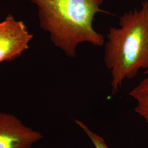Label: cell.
Listing matches in <instances>:
<instances>
[{
	"label": "cell",
	"instance_id": "1",
	"mask_svg": "<svg viewBox=\"0 0 148 148\" xmlns=\"http://www.w3.org/2000/svg\"><path fill=\"white\" fill-rule=\"evenodd\" d=\"M27 1L37 7L40 27L49 34L54 45L69 57H76L80 43L104 45V36L93 27L97 14H110L101 8L104 0Z\"/></svg>",
	"mask_w": 148,
	"mask_h": 148
},
{
	"label": "cell",
	"instance_id": "2",
	"mask_svg": "<svg viewBox=\"0 0 148 148\" xmlns=\"http://www.w3.org/2000/svg\"><path fill=\"white\" fill-rule=\"evenodd\" d=\"M119 25L109 28L104 46V62L111 73L112 94L126 79L148 69V1L139 9L125 12Z\"/></svg>",
	"mask_w": 148,
	"mask_h": 148
},
{
	"label": "cell",
	"instance_id": "3",
	"mask_svg": "<svg viewBox=\"0 0 148 148\" xmlns=\"http://www.w3.org/2000/svg\"><path fill=\"white\" fill-rule=\"evenodd\" d=\"M32 37L23 21L7 15L0 22V63L21 56L28 49Z\"/></svg>",
	"mask_w": 148,
	"mask_h": 148
},
{
	"label": "cell",
	"instance_id": "4",
	"mask_svg": "<svg viewBox=\"0 0 148 148\" xmlns=\"http://www.w3.org/2000/svg\"><path fill=\"white\" fill-rule=\"evenodd\" d=\"M43 137L14 115L0 111V148H32Z\"/></svg>",
	"mask_w": 148,
	"mask_h": 148
},
{
	"label": "cell",
	"instance_id": "5",
	"mask_svg": "<svg viewBox=\"0 0 148 148\" xmlns=\"http://www.w3.org/2000/svg\"><path fill=\"white\" fill-rule=\"evenodd\" d=\"M144 73L147 77L133 88L129 93L137 102V106L134 110L145 120L148 124V69Z\"/></svg>",
	"mask_w": 148,
	"mask_h": 148
},
{
	"label": "cell",
	"instance_id": "6",
	"mask_svg": "<svg viewBox=\"0 0 148 148\" xmlns=\"http://www.w3.org/2000/svg\"><path fill=\"white\" fill-rule=\"evenodd\" d=\"M75 122L84 130L88 137L90 138L95 148H109L104 139L98 135L90 131V129L83 122L79 120H76Z\"/></svg>",
	"mask_w": 148,
	"mask_h": 148
},
{
	"label": "cell",
	"instance_id": "7",
	"mask_svg": "<svg viewBox=\"0 0 148 148\" xmlns=\"http://www.w3.org/2000/svg\"></svg>",
	"mask_w": 148,
	"mask_h": 148
}]
</instances>
